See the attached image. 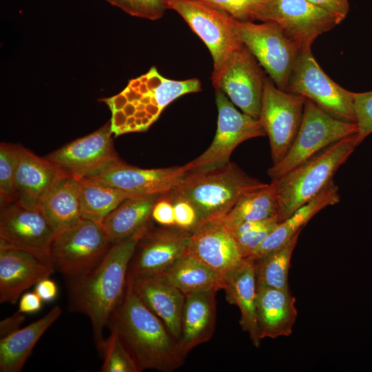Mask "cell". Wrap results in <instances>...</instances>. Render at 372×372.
Listing matches in <instances>:
<instances>
[{
  "label": "cell",
  "instance_id": "1",
  "mask_svg": "<svg viewBox=\"0 0 372 372\" xmlns=\"http://www.w3.org/2000/svg\"><path fill=\"white\" fill-rule=\"evenodd\" d=\"M107 327L117 334L138 372H171L184 363L187 355L178 340L138 297L128 280L125 296Z\"/></svg>",
  "mask_w": 372,
  "mask_h": 372
},
{
  "label": "cell",
  "instance_id": "2",
  "mask_svg": "<svg viewBox=\"0 0 372 372\" xmlns=\"http://www.w3.org/2000/svg\"><path fill=\"white\" fill-rule=\"evenodd\" d=\"M149 227H143L131 237L112 243L101 262L83 278L69 284L70 308L90 320L98 349L103 331L126 291L130 261L141 238Z\"/></svg>",
  "mask_w": 372,
  "mask_h": 372
},
{
  "label": "cell",
  "instance_id": "3",
  "mask_svg": "<svg viewBox=\"0 0 372 372\" xmlns=\"http://www.w3.org/2000/svg\"><path fill=\"white\" fill-rule=\"evenodd\" d=\"M139 79L138 85H127L119 94L99 100L111 110L110 121L114 136L147 131L175 99L201 90L198 79L182 81L167 79L154 66Z\"/></svg>",
  "mask_w": 372,
  "mask_h": 372
},
{
  "label": "cell",
  "instance_id": "4",
  "mask_svg": "<svg viewBox=\"0 0 372 372\" xmlns=\"http://www.w3.org/2000/svg\"><path fill=\"white\" fill-rule=\"evenodd\" d=\"M267 185L229 161L209 170L187 173L165 195L189 202L196 209L200 223L225 216L242 197Z\"/></svg>",
  "mask_w": 372,
  "mask_h": 372
},
{
  "label": "cell",
  "instance_id": "5",
  "mask_svg": "<svg viewBox=\"0 0 372 372\" xmlns=\"http://www.w3.org/2000/svg\"><path fill=\"white\" fill-rule=\"evenodd\" d=\"M359 144L356 134L344 138L272 180L280 220L289 218L325 188Z\"/></svg>",
  "mask_w": 372,
  "mask_h": 372
},
{
  "label": "cell",
  "instance_id": "6",
  "mask_svg": "<svg viewBox=\"0 0 372 372\" xmlns=\"http://www.w3.org/2000/svg\"><path fill=\"white\" fill-rule=\"evenodd\" d=\"M111 245L101 223L81 218L55 235L48 256L70 284L92 271Z\"/></svg>",
  "mask_w": 372,
  "mask_h": 372
},
{
  "label": "cell",
  "instance_id": "7",
  "mask_svg": "<svg viewBox=\"0 0 372 372\" xmlns=\"http://www.w3.org/2000/svg\"><path fill=\"white\" fill-rule=\"evenodd\" d=\"M356 123L338 119L312 101H305L297 134L282 160L268 169L271 180L287 174L325 147L357 134Z\"/></svg>",
  "mask_w": 372,
  "mask_h": 372
},
{
  "label": "cell",
  "instance_id": "8",
  "mask_svg": "<svg viewBox=\"0 0 372 372\" xmlns=\"http://www.w3.org/2000/svg\"><path fill=\"white\" fill-rule=\"evenodd\" d=\"M236 35L256 59L280 89L285 90L293 68L301 52L298 45L276 23L234 19Z\"/></svg>",
  "mask_w": 372,
  "mask_h": 372
},
{
  "label": "cell",
  "instance_id": "9",
  "mask_svg": "<svg viewBox=\"0 0 372 372\" xmlns=\"http://www.w3.org/2000/svg\"><path fill=\"white\" fill-rule=\"evenodd\" d=\"M216 102L218 121L213 141L200 156L183 165L187 173L223 166L229 162L232 152L240 143L266 136L260 120L239 112L220 90H216Z\"/></svg>",
  "mask_w": 372,
  "mask_h": 372
},
{
  "label": "cell",
  "instance_id": "10",
  "mask_svg": "<svg viewBox=\"0 0 372 372\" xmlns=\"http://www.w3.org/2000/svg\"><path fill=\"white\" fill-rule=\"evenodd\" d=\"M285 90L304 96L338 119L355 123L353 92L322 70L311 49L300 52Z\"/></svg>",
  "mask_w": 372,
  "mask_h": 372
},
{
  "label": "cell",
  "instance_id": "11",
  "mask_svg": "<svg viewBox=\"0 0 372 372\" xmlns=\"http://www.w3.org/2000/svg\"><path fill=\"white\" fill-rule=\"evenodd\" d=\"M165 3L167 9L178 13L205 43L213 59L212 74L218 72L241 43L236 35L234 19L200 0H165Z\"/></svg>",
  "mask_w": 372,
  "mask_h": 372
},
{
  "label": "cell",
  "instance_id": "12",
  "mask_svg": "<svg viewBox=\"0 0 372 372\" xmlns=\"http://www.w3.org/2000/svg\"><path fill=\"white\" fill-rule=\"evenodd\" d=\"M254 20L276 23L301 51L311 49L318 36L342 22L308 0H267Z\"/></svg>",
  "mask_w": 372,
  "mask_h": 372
},
{
  "label": "cell",
  "instance_id": "13",
  "mask_svg": "<svg viewBox=\"0 0 372 372\" xmlns=\"http://www.w3.org/2000/svg\"><path fill=\"white\" fill-rule=\"evenodd\" d=\"M307 99L278 88L266 78L259 119L268 136L273 165L280 162L299 130Z\"/></svg>",
  "mask_w": 372,
  "mask_h": 372
},
{
  "label": "cell",
  "instance_id": "14",
  "mask_svg": "<svg viewBox=\"0 0 372 372\" xmlns=\"http://www.w3.org/2000/svg\"><path fill=\"white\" fill-rule=\"evenodd\" d=\"M266 78L256 59L240 43L222 68L212 74V84L243 113L259 119Z\"/></svg>",
  "mask_w": 372,
  "mask_h": 372
},
{
  "label": "cell",
  "instance_id": "15",
  "mask_svg": "<svg viewBox=\"0 0 372 372\" xmlns=\"http://www.w3.org/2000/svg\"><path fill=\"white\" fill-rule=\"evenodd\" d=\"M110 121L94 132L77 138L46 158L69 175L81 180L121 161L113 143Z\"/></svg>",
  "mask_w": 372,
  "mask_h": 372
},
{
  "label": "cell",
  "instance_id": "16",
  "mask_svg": "<svg viewBox=\"0 0 372 372\" xmlns=\"http://www.w3.org/2000/svg\"><path fill=\"white\" fill-rule=\"evenodd\" d=\"M54 271L48 256L0 242V302L16 304L25 290Z\"/></svg>",
  "mask_w": 372,
  "mask_h": 372
},
{
  "label": "cell",
  "instance_id": "17",
  "mask_svg": "<svg viewBox=\"0 0 372 372\" xmlns=\"http://www.w3.org/2000/svg\"><path fill=\"white\" fill-rule=\"evenodd\" d=\"M192 232L176 227L154 231L149 227L137 244L128 276L164 272L188 253Z\"/></svg>",
  "mask_w": 372,
  "mask_h": 372
},
{
  "label": "cell",
  "instance_id": "18",
  "mask_svg": "<svg viewBox=\"0 0 372 372\" xmlns=\"http://www.w3.org/2000/svg\"><path fill=\"white\" fill-rule=\"evenodd\" d=\"M55 235L40 208L27 207L16 202L1 209V243L48 256Z\"/></svg>",
  "mask_w": 372,
  "mask_h": 372
},
{
  "label": "cell",
  "instance_id": "19",
  "mask_svg": "<svg viewBox=\"0 0 372 372\" xmlns=\"http://www.w3.org/2000/svg\"><path fill=\"white\" fill-rule=\"evenodd\" d=\"M183 166L143 169L122 161L102 172L85 178L119 189L132 196L165 194L187 175Z\"/></svg>",
  "mask_w": 372,
  "mask_h": 372
},
{
  "label": "cell",
  "instance_id": "20",
  "mask_svg": "<svg viewBox=\"0 0 372 372\" xmlns=\"http://www.w3.org/2000/svg\"><path fill=\"white\" fill-rule=\"evenodd\" d=\"M188 253L225 278L243 258L223 216L199 223L192 232Z\"/></svg>",
  "mask_w": 372,
  "mask_h": 372
},
{
  "label": "cell",
  "instance_id": "21",
  "mask_svg": "<svg viewBox=\"0 0 372 372\" xmlns=\"http://www.w3.org/2000/svg\"><path fill=\"white\" fill-rule=\"evenodd\" d=\"M16 176L17 203L30 208H39L48 194L65 177L70 176L59 165L41 158L19 145Z\"/></svg>",
  "mask_w": 372,
  "mask_h": 372
},
{
  "label": "cell",
  "instance_id": "22",
  "mask_svg": "<svg viewBox=\"0 0 372 372\" xmlns=\"http://www.w3.org/2000/svg\"><path fill=\"white\" fill-rule=\"evenodd\" d=\"M127 280L142 302L179 340L185 295L161 274L128 276Z\"/></svg>",
  "mask_w": 372,
  "mask_h": 372
},
{
  "label": "cell",
  "instance_id": "23",
  "mask_svg": "<svg viewBox=\"0 0 372 372\" xmlns=\"http://www.w3.org/2000/svg\"><path fill=\"white\" fill-rule=\"evenodd\" d=\"M297 316L296 299L289 290L257 289L256 322L260 340L290 335Z\"/></svg>",
  "mask_w": 372,
  "mask_h": 372
},
{
  "label": "cell",
  "instance_id": "24",
  "mask_svg": "<svg viewBox=\"0 0 372 372\" xmlns=\"http://www.w3.org/2000/svg\"><path fill=\"white\" fill-rule=\"evenodd\" d=\"M216 291L205 290L185 295L178 340L183 352L208 342L216 327Z\"/></svg>",
  "mask_w": 372,
  "mask_h": 372
},
{
  "label": "cell",
  "instance_id": "25",
  "mask_svg": "<svg viewBox=\"0 0 372 372\" xmlns=\"http://www.w3.org/2000/svg\"><path fill=\"white\" fill-rule=\"evenodd\" d=\"M224 289L227 301L236 304L240 310L241 327L249 333L253 344L259 347L261 340L256 322L257 285L254 260L243 258L225 276Z\"/></svg>",
  "mask_w": 372,
  "mask_h": 372
},
{
  "label": "cell",
  "instance_id": "26",
  "mask_svg": "<svg viewBox=\"0 0 372 372\" xmlns=\"http://www.w3.org/2000/svg\"><path fill=\"white\" fill-rule=\"evenodd\" d=\"M340 200L338 187L333 180L318 195L300 207L289 218L281 221L247 258L256 260L281 247L296 234L300 233L303 227L318 212L328 206L337 204Z\"/></svg>",
  "mask_w": 372,
  "mask_h": 372
},
{
  "label": "cell",
  "instance_id": "27",
  "mask_svg": "<svg viewBox=\"0 0 372 372\" xmlns=\"http://www.w3.org/2000/svg\"><path fill=\"white\" fill-rule=\"evenodd\" d=\"M58 305L28 326L0 339V371L19 372L32 351L47 329L61 316Z\"/></svg>",
  "mask_w": 372,
  "mask_h": 372
},
{
  "label": "cell",
  "instance_id": "28",
  "mask_svg": "<svg viewBox=\"0 0 372 372\" xmlns=\"http://www.w3.org/2000/svg\"><path fill=\"white\" fill-rule=\"evenodd\" d=\"M163 195L135 196L123 200L101 223L110 242L124 240L149 224L152 209Z\"/></svg>",
  "mask_w": 372,
  "mask_h": 372
},
{
  "label": "cell",
  "instance_id": "29",
  "mask_svg": "<svg viewBox=\"0 0 372 372\" xmlns=\"http://www.w3.org/2000/svg\"><path fill=\"white\" fill-rule=\"evenodd\" d=\"M39 208L58 234L81 218L80 180L68 176L43 200Z\"/></svg>",
  "mask_w": 372,
  "mask_h": 372
},
{
  "label": "cell",
  "instance_id": "30",
  "mask_svg": "<svg viewBox=\"0 0 372 372\" xmlns=\"http://www.w3.org/2000/svg\"><path fill=\"white\" fill-rule=\"evenodd\" d=\"M161 274L185 295L205 290L224 289L225 278L187 253Z\"/></svg>",
  "mask_w": 372,
  "mask_h": 372
},
{
  "label": "cell",
  "instance_id": "31",
  "mask_svg": "<svg viewBox=\"0 0 372 372\" xmlns=\"http://www.w3.org/2000/svg\"><path fill=\"white\" fill-rule=\"evenodd\" d=\"M278 213L277 197L270 183L242 197L223 216V220L231 228L245 222L279 217Z\"/></svg>",
  "mask_w": 372,
  "mask_h": 372
},
{
  "label": "cell",
  "instance_id": "32",
  "mask_svg": "<svg viewBox=\"0 0 372 372\" xmlns=\"http://www.w3.org/2000/svg\"><path fill=\"white\" fill-rule=\"evenodd\" d=\"M132 196L110 186L83 178L80 180L82 218L101 223L123 200Z\"/></svg>",
  "mask_w": 372,
  "mask_h": 372
},
{
  "label": "cell",
  "instance_id": "33",
  "mask_svg": "<svg viewBox=\"0 0 372 372\" xmlns=\"http://www.w3.org/2000/svg\"><path fill=\"white\" fill-rule=\"evenodd\" d=\"M299 234H296L281 247L254 260L257 289L268 287L289 290V269Z\"/></svg>",
  "mask_w": 372,
  "mask_h": 372
},
{
  "label": "cell",
  "instance_id": "34",
  "mask_svg": "<svg viewBox=\"0 0 372 372\" xmlns=\"http://www.w3.org/2000/svg\"><path fill=\"white\" fill-rule=\"evenodd\" d=\"M281 222L278 216L249 221L229 228L242 258L249 257Z\"/></svg>",
  "mask_w": 372,
  "mask_h": 372
},
{
  "label": "cell",
  "instance_id": "35",
  "mask_svg": "<svg viewBox=\"0 0 372 372\" xmlns=\"http://www.w3.org/2000/svg\"><path fill=\"white\" fill-rule=\"evenodd\" d=\"M19 145L0 144L1 209L17 201L16 176L19 159Z\"/></svg>",
  "mask_w": 372,
  "mask_h": 372
},
{
  "label": "cell",
  "instance_id": "36",
  "mask_svg": "<svg viewBox=\"0 0 372 372\" xmlns=\"http://www.w3.org/2000/svg\"><path fill=\"white\" fill-rule=\"evenodd\" d=\"M105 340L101 351L103 353L102 372H138L131 356L124 347L117 334L110 331Z\"/></svg>",
  "mask_w": 372,
  "mask_h": 372
},
{
  "label": "cell",
  "instance_id": "37",
  "mask_svg": "<svg viewBox=\"0 0 372 372\" xmlns=\"http://www.w3.org/2000/svg\"><path fill=\"white\" fill-rule=\"evenodd\" d=\"M127 14L137 17L156 20L167 9L165 0H106Z\"/></svg>",
  "mask_w": 372,
  "mask_h": 372
},
{
  "label": "cell",
  "instance_id": "38",
  "mask_svg": "<svg viewBox=\"0 0 372 372\" xmlns=\"http://www.w3.org/2000/svg\"><path fill=\"white\" fill-rule=\"evenodd\" d=\"M240 21H254V17L267 0H200Z\"/></svg>",
  "mask_w": 372,
  "mask_h": 372
},
{
  "label": "cell",
  "instance_id": "39",
  "mask_svg": "<svg viewBox=\"0 0 372 372\" xmlns=\"http://www.w3.org/2000/svg\"><path fill=\"white\" fill-rule=\"evenodd\" d=\"M359 143L372 133V91L353 92Z\"/></svg>",
  "mask_w": 372,
  "mask_h": 372
},
{
  "label": "cell",
  "instance_id": "40",
  "mask_svg": "<svg viewBox=\"0 0 372 372\" xmlns=\"http://www.w3.org/2000/svg\"><path fill=\"white\" fill-rule=\"evenodd\" d=\"M164 196H166L165 194ZM166 197L172 201L174 205V227L193 231L200 223V218L195 207L185 199Z\"/></svg>",
  "mask_w": 372,
  "mask_h": 372
},
{
  "label": "cell",
  "instance_id": "41",
  "mask_svg": "<svg viewBox=\"0 0 372 372\" xmlns=\"http://www.w3.org/2000/svg\"><path fill=\"white\" fill-rule=\"evenodd\" d=\"M152 218L159 225L169 227H174V205L164 194L155 203L152 211Z\"/></svg>",
  "mask_w": 372,
  "mask_h": 372
},
{
  "label": "cell",
  "instance_id": "42",
  "mask_svg": "<svg viewBox=\"0 0 372 372\" xmlns=\"http://www.w3.org/2000/svg\"><path fill=\"white\" fill-rule=\"evenodd\" d=\"M315 6L336 16L342 21L347 17L349 5L348 0H308Z\"/></svg>",
  "mask_w": 372,
  "mask_h": 372
},
{
  "label": "cell",
  "instance_id": "43",
  "mask_svg": "<svg viewBox=\"0 0 372 372\" xmlns=\"http://www.w3.org/2000/svg\"><path fill=\"white\" fill-rule=\"evenodd\" d=\"M43 300L37 293L27 292L20 298L18 311L22 313H34L42 307Z\"/></svg>",
  "mask_w": 372,
  "mask_h": 372
},
{
  "label": "cell",
  "instance_id": "44",
  "mask_svg": "<svg viewBox=\"0 0 372 372\" xmlns=\"http://www.w3.org/2000/svg\"><path fill=\"white\" fill-rule=\"evenodd\" d=\"M34 292L43 302H51L57 296L58 287L54 280L48 277L41 280L36 284Z\"/></svg>",
  "mask_w": 372,
  "mask_h": 372
},
{
  "label": "cell",
  "instance_id": "45",
  "mask_svg": "<svg viewBox=\"0 0 372 372\" xmlns=\"http://www.w3.org/2000/svg\"><path fill=\"white\" fill-rule=\"evenodd\" d=\"M24 313L18 311L11 316L3 319L0 322V336L3 338L20 329V326L24 322L25 317Z\"/></svg>",
  "mask_w": 372,
  "mask_h": 372
}]
</instances>
